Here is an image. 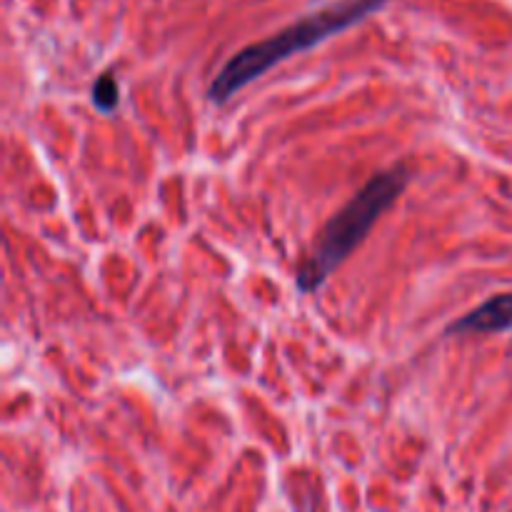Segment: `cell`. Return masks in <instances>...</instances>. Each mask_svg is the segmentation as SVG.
<instances>
[{"mask_svg":"<svg viewBox=\"0 0 512 512\" xmlns=\"http://www.w3.org/2000/svg\"><path fill=\"white\" fill-rule=\"evenodd\" d=\"M410 183V170L405 165L383 170L373 175L353 198L348 200L340 213H335L320 230L315 248L310 250L308 258L300 263L295 283L298 290L305 295H313L328 283L330 275L350 258L355 248L365 240V235L373 230L380 215L400 198Z\"/></svg>","mask_w":512,"mask_h":512,"instance_id":"cell-2","label":"cell"},{"mask_svg":"<svg viewBox=\"0 0 512 512\" xmlns=\"http://www.w3.org/2000/svg\"><path fill=\"white\" fill-rule=\"evenodd\" d=\"M512 330V293L495 295V298L485 300L468 315L455 320L448 325V335H493V333H508Z\"/></svg>","mask_w":512,"mask_h":512,"instance_id":"cell-3","label":"cell"},{"mask_svg":"<svg viewBox=\"0 0 512 512\" xmlns=\"http://www.w3.org/2000/svg\"><path fill=\"white\" fill-rule=\"evenodd\" d=\"M90 98H93V105L100 110V113L110 115L118 110L120 105V88L118 80L113 78V73H103L93 83V90H90Z\"/></svg>","mask_w":512,"mask_h":512,"instance_id":"cell-4","label":"cell"},{"mask_svg":"<svg viewBox=\"0 0 512 512\" xmlns=\"http://www.w3.org/2000/svg\"><path fill=\"white\" fill-rule=\"evenodd\" d=\"M385 5H388V0H330V3L320 5L295 23H290L288 28L278 30V33L258 40V43L245 45L243 50L230 55L228 63L215 73L208 88L210 103L225 105L235 93L248 88L253 80L273 70L278 63L363 23L365 18L378 13Z\"/></svg>","mask_w":512,"mask_h":512,"instance_id":"cell-1","label":"cell"}]
</instances>
